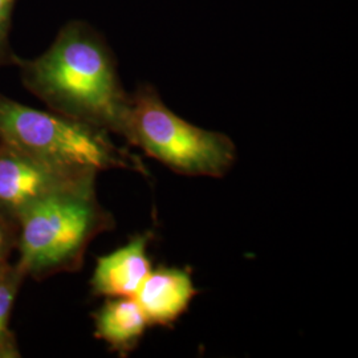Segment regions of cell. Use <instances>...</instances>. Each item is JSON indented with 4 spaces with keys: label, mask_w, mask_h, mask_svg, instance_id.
<instances>
[{
    "label": "cell",
    "mask_w": 358,
    "mask_h": 358,
    "mask_svg": "<svg viewBox=\"0 0 358 358\" xmlns=\"http://www.w3.org/2000/svg\"><path fill=\"white\" fill-rule=\"evenodd\" d=\"M0 142L60 166L96 173L130 170L148 176L141 159L115 145L110 133L17 103L1 92Z\"/></svg>",
    "instance_id": "obj_3"
},
{
    "label": "cell",
    "mask_w": 358,
    "mask_h": 358,
    "mask_svg": "<svg viewBox=\"0 0 358 358\" xmlns=\"http://www.w3.org/2000/svg\"><path fill=\"white\" fill-rule=\"evenodd\" d=\"M97 174L55 165L0 142V217L16 229L19 219L38 202L97 179Z\"/></svg>",
    "instance_id": "obj_5"
},
{
    "label": "cell",
    "mask_w": 358,
    "mask_h": 358,
    "mask_svg": "<svg viewBox=\"0 0 358 358\" xmlns=\"http://www.w3.org/2000/svg\"><path fill=\"white\" fill-rule=\"evenodd\" d=\"M15 66L24 88L52 112L124 137L130 93L110 47L88 23H66L47 51L19 57Z\"/></svg>",
    "instance_id": "obj_1"
},
{
    "label": "cell",
    "mask_w": 358,
    "mask_h": 358,
    "mask_svg": "<svg viewBox=\"0 0 358 358\" xmlns=\"http://www.w3.org/2000/svg\"><path fill=\"white\" fill-rule=\"evenodd\" d=\"M115 227L97 198L96 179L85 182L48 196L19 219L15 264L34 280L76 272L90 244Z\"/></svg>",
    "instance_id": "obj_2"
},
{
    "label": "cell",
    "mask_w": 358,
    "mask_h": 358,
    "mask_svg": "<svg viewBox=\"0 0 358 358\" xmlns=\"http://www.w3.org/2000/svg\"><path fill=\"white\" fill-rule=\"evenodd\" d=\"M122 138L173 171L190 177L222 178L236 159L229 136L195 127L176 115L150 84L130 93Z\"/></svg>",
    "instance_id": "obj_4"
},
{
    "label": "cell",
    "mask_w": 358,
    "mask_h": 358,
    "mask_svg": "<svg viewBox=\"0 0 358 358\" xmlns=\"http://www.w3.org/2000/svg\"><path fill=\"white\" fill-rule=\"evenodd\" d=\"M150 232L138 234L108 255L100 256L90 278L97 297H133L152 271L148 255Z\"/></svg>",
    "instance_id": "obj_6"
},
{
    "label": "cell",
    "mask_w": 358,
    "mask_h": 358,
    "mask_svg": "<svg viewBox=\"0 0 358 358\" xmlns=\"http://www.w3.org/2000/svg\"><path fill=\"white\" fill-rule=\"evenodd\" d=\"M26 276L13 262L0 272V358H20L22 352L11 331V315Z\"/></svg>",
    "instance_id": "obj_9"
},
{
    "label": "cell",
    "mask_w": 358,
    "mask_h": 358,
    "mask_svg": "<svg viewBox=\"0 0 358 358\" xmlns=\"http://www.w3.org/2000/svg\"><path fill=\"white\" fill-rule=\"evenodd\" d=\"M16 0H0V68L16 65L19 56L11 47V27L13 13Z\"/></svg>",
    "instance_id": "obj_10"
},
{
    "label": "cell",
    "mask_w": 358,
    "mask_h": 358,
    "mask_svg": "<svg viewBox=\"0 0 358 358\" xmlns=\"http://www.w3.org/2000/svg\"><path fill=\"white\" fill-rule=\"evenodd\" d=\"M195 294L189 271L159 267L150 271L133 297L149 325L170 327L190 307Z\"/></svg>",
    "instance_id": "obj_7"
},
{
    "label": "cell",
    "mask_w": 358,
    "mask_h": 358,
    "mask_svg": "<svg viewBox=\"0 0 358 358\" xmlns=\"http://www.w3.org/2000/svg\"><path fill=\"white\" fill-rule=\"evenodd\" d=\"M16 250V229L0 217V272L10 266Z\"/></svg>",
    "instance_id": "obj_11"
},
{
    "label": "cell",
    "mask_w": 358,
    "mask_h": 358,
    "mask_svg": "<svg viewBox=\"0 0 358 358\" xmlns=\"http://www.w3.org/2000/svg\"><path fill=\"white\" fill-rule=\"evenodd\" d=\"M93 324L94 337L121 357L140 345L149 327L134 297H105L103 306L93 313Z\"/></svg>",
    "instance_id": "obj_8"
}]
</instances>
